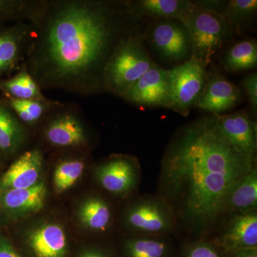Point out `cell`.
I'll use <instances>...</instances> for the list:
<instances>
[{
    "instance_id": "ac0fdd59",
    "label": "cell",
    "mask_w": 257,
    "mask_h": 257,
    "mask_svg": "<svg viewBox=\"0 0 257 257\" xmlns=\"http://www.w3.org/2000/svg\"><path fill=\"white\" fill-rule=\"evenodd\" d=\"M47 141L58 147L79 146L85 143V128L78 118L69 112L53 118L45 130Z\"/></svg>"
},
{
    "instance_id": "ba28073f",
    "label": "cell",
    "mask_w": 257,
    "mask_h": 257,
    "mask_svg": "<svg viewBox=\"0 0 257 257\" xmlns=\"http://www.w3.org/2000/svg\"><path fill=\"white\" fill-rule=\"evenodd\" d=\"M148 38L162 60L184 62L192 55L188 32L176 20H158L152 25Z\"/></svg>"
},
{
    "instance_id": "277c9868",
    "label": "cell",
    "mask_w": 257,
    "mask_h": 257,
    "mask_svg": "<svg viewBox=\"0 0 257 257\" xmlns=\"http://www.w3.org/2000/svg\"><path fill=\"white\" fill-rule=\"evenodd\" d=\"M182 23L188 32L192 57L206 68L216 54L238 35L222 15L194 3Z\"/></svg>"
},
{
    "instance_id": "4fadbf2b",
    "label": "cell",
    "mask_w": 257,
    "mask_h": 257,
    "mask_svg": "<svg viewBox=\"0 0 257 257\" xmlns=\"http://www.w3.org/2000/svg\"><path fill=\"white\" fill-rule=\"evenodd\" d=\"M35 25L25 20L14 28L0 32V75L25 63L33 37Z\"/></svg>"
},
{
    "instance_id": "5b68a950",
    "label": "cell",
    "mask_w": 257,
    "mask_h": 257,
    "mask_svg": "<svg viewBox=\"0 0 257 257\" xmlns=\"http://www.w3.org/2000/svg\"><path fill=\"white\" fill-rule=\"evenodd\" d=\"M124 223L138 236H179L178 226L170 206L158 195H145L126 209Z\"/></svg>"
},
{
    "instance_id": "4316f807",
    "label": "cell",
    "mask_w": 257,
    "mask_h": 257,
    "mask_svg": "<svg viewBox=\"0 0 257 257\" xmlns=\"http://www.w3.org/2000/svg\"><path fill=\"white\" fill-rule=\"evenodd\" d=\"M84 170V162L80 160H66L59 164L54 172L56 192L62 193L71 188L82 177Z\"/></svg>"
},
{
    "instance_id": "7a4b0ae2",
    "label": "cell",
    "mask_w": 257,
    "mask_h": 257,
    "mask_svg": "<svg viewBox=\"0 0 257 257\" xmlns=\"http://www.w3.org/2000/svg\"><path fill=\"white\" fill-rule=\"evenodd\" d=\"M256 164L224 138L214 115L179 130L162 157L157 194L173 211L179 235L210 237L230 192Z\"/></svg>"
},
{
    "instance_id": "484cf974",
    "label": "cell",
    "mask_w": 257,
    "mask_h": 257,
    "mask_svg": "<svg viewBox=\"0 0 257 257\" xmlns=\"http://www.w3.org/2000/svg\"><path fill=\"white\" fill-rule=\"evenodd\" d=\"M175 257H228L207 238H186L177 245Z\"/></svg>"
},
{
    "instance_id": "9a60e30c",
    "label": "cell",
    "mask_w": 257,
    "mask_h": 257,
    "mask_svg": "<svg viewBox=\"0 0 257 257\" xmlns=\"http://www.w3.org/2000/svg\"><path fill=\"white\" fill-rule=\"evenodd\" d=\"M46 192L42 182L30 188L0 191V209L17 215L37 212L44 207Z\"/></svg>"
},
{
    "instance_id": "f1b7e54d",
    "label": "cell",
    "mask_w": 257,
    "mask_h": 257,
    "mask_svg": "<svg viewBox=\"0 0 257 257\" xmlns=\"http://www.w3.org/2000/svg\"><path fill=\"white\" fill-rule=\"evenodd\" d=\"M241 84L246 92L251 106L253 112L256 114L257 111V74L252 72L247 74L241 81Z\"/></svg>"
},
{
    "instance_id": "8fae6325",
    "label": "cell",
    "mask_w": 257,
    "mask_h": 257,
    "mask_svg": "<svg viewBox=\"0 0 257 257\" xmlns=\"http://www.w3.org/2000/svg\"><path fill=\"white\" fill-rule=\"evenodd\" d=\"M215 122L231 146L244 156L256 159V123L247 113L239 111L215 116Z\"/></svg>"
},
{
    "instance_id": "7c38bea8",
    "label": "cell",
    "mask_w": 257,
    "mask_h": 257,
    "mask_svg": "<svg viewBox=\"0 0 257 257\" xmlns=\"http://www.w3.org/2000/svg\"><path fill=\"white\" fill-rule=\"evenodd\" d=\"M241 97L239 86L219 74L209 75L196 107L219 116L234 108Z\"/></svg>"
},
{
    "instance_id": "cb8c5ba5",
    "label": "cell",
    "mask_w": 257,
    "mask_h": 257,
    "mask_svg": "<svg viewBox=\"0 0 257 257\" xmlns=\"http://www.w3.org/2000/svg\"><path fill=\"white\" fill-rule=\"evenodd\" d=\"M2 84L12 98L25 100H47L42 95L41 88L29 73L25 64L16 75Z\"/></svg>"
},
{
    "instance_id": "1f68e13d",
    "label": "cell",
    "mask_w": 257,
    "mask_h": 257,
    "mask_svg": "<svg viewBox=\"0 0 257 257\" xmlns=\"http://www.w3.org/2000/svg\"><path fill=\"white\" fill-rule=\"evenodd\" d=\"M228 257H257V248L240 250L228 254Z\"/></svg>"
},
{
    "instance_id": "ffe728a7",
    "label": "cell",
    "mask_w": 257,
    "mask_h": 257,
    "mask_svg": "<svg viewBox=\"0 0 257 257\" xmlns=\"http://www.w3.org/2000/svg\"><path fill=\"white\" fill-rule=\"evenodd\" d=\"M254 210H257L256 164L230 192L225 203L224 219L232 214Z\"/></svg>"
},
{
    "instance_id": "d4e9b609",
    "label": "cell",
    "mask_w": 257,
    "mask_h": 257,
    "mask_svg": "<svg viewBox=\"0 0 257 257\" xmlns=\"http://www.w3.org/2000/svg\"><path fill=\"white\" fill-rule=\"evenodd\" d=\"M25 138V132L20 121L4 106L0 105V150L13 153Z\"/></svg>"
},
{
    "instance_id": "f546056e",
    "label": "cell",
    "mask_w": 257,
    "mask_h": 257,
    "mask_svg": "<svg viewBox=\"0 0 257 257\" xmlns=\"http://www.w3.org/2000/svg\"><path fill=\"white\" fill-rule=\"evenodd\" d=\"M0 257H23L5 237L0 235Z\"/></svg>"
},
{
    "instance_id": "5bb4252c",
    "label": "cell",
    "mask_w": 257,
    "mask_h": 257,
    "mask_svg": "<svg viewBox=\"0 0 257 257\" xmlns=\"http://www.w3.org/2000/svg\"><path fill=\"white\" fill-rule=\"evenodd\" d=\"M43 167L41 152L32 150L15 161L0 179V191L27 189L40 182Z\"/></svg>"
},
{
    "instance_id": "7402d4cb",
    "label": "cell",
    "mask_w": 257,
    "mask_h": 257,
    "mask_svg": "<svg viewBox=\"0 0 257 257\" xmlns=\"http://www.w3.org/2000/svg\"><path fill=\"white\" fill-rule=\"evenodd\" d=\"M82 224L96 232H105L112 222L110 206L101 197H92L85 201L79 211Z\"/></svg>"
},
{
    "instance_id": "30bf717a",
    "label": "cell",
    "mask_w": 257,
    "mask_h": 257,
    "mask_svg": "<svg viewBox=\"0 0 257 257\" xmlns=\"http://www.w3.org/2000/svg\"><path fill=\"white\" fill-rule=\"evenodd\" d=\"M121 97L140 106L170 109V81L167 69L155 62Z\"/></svg>"
},
{
    "instance_id": "2e32d148",
    "label": "cell",
    "mask_w": 257,
    "mask_h": 257,
    "mask_svg": "<svg viewBox=\"0 0 257 257\" xmlns=\"http://www.w3.org/2000/svg\"><path fill=\"white\" fill-rule=\"evenodd\" d=\"M132 17L155 20H176L182 23L194 8L189 0H139L126 3Z\"/></svg>"
},
{
    "instance_id": "52a82bcc",
    "label": "cell",
    "mask_w": 257,
    "mask_h": 257,
    "mask_svg": "<svg viewBox=\"0 0 257 257\" xmlns=\"http://www.w3.org/2000/svg\"><path fill=\"white\" fill-rule=\"evenodd\" d=\"M208 239L226 254L257 248V210L226 216Z\"/></svg>"
},
{
    "instance_id": "d6986e66",
    "label": "cell",
    "mask_w": 257,
    "mask_h": 257,
    "mask_svg": "<svg viewBox=\"0 0 257 257\" xmlns=\"http://www.w3.org/2000/svg\"><path fill=\"white\" fill-rule=\"evenodd\" d=\"M177 245L172 236L133 235L125 240L123 257H175Z\"/></svg>"
},
{
    "instance_id": "6da1fadb",
    "label": "cell",
    "mask_w": 257,
    "mask_h": 257,
    "mask_svg": "<svg viewBox=\"0 0 257 257\" xmlns=\"http://www.w3.org/2000/svg\"><path fill=\"white\" fill-rule=\"evenodd\" d=\"M65 0L42 3L25 68L43 89L81 94L102 87L106 62L124 35L127 5Z\"/></svg>"
},
{
    "instance_id": "4dcf8cb0",
    "label": "cell",
    "mask_w": 257,
    "mask_h": 257,
    "mask_svg": "<svg viewBox=\"0 0 257 257\" xmlns=\"http://www.w3.org/2000/svg\"><path fill=\"white\" fill-rule=\"evenodd\" d=\"M79 257H112V256L100 248H92L84 251Z\"/></svg>"
},
{
    "instance_id": "9c48e42d",
    "label": "cell",
    "mask_w": 257,
    "mask_h": 257,
    "mask_svg": "<svg viewBox=\"0 0 257 257\" xmlns=\"http://www.w3.org/2000/svg\"><path fill=\"white\" fill-rule=\"evenodd\" d=\"M95 175L98 182L106 192L125 197L138 188L141 168L135 157L118 155L101 164L96 168Z\"/></svg>"
},
{
    "instance_id": "8992f818",
    "label": "cell",
    "mask_w": 257,
    "mask_h": 257,
    "mask_svg": "<svg viewBox=\"0 0 257 257\" xmlns=\"http://www.w3.org/2000/svg\"><path fill=\"white\" fill-rule=\"evenodd\" d=\"M170 81V109L187 116L195 106L207 81V68L194 57L167 69Z\"/></svg>"
},
{
    "instance_id": "e0dca14e",
    "label": "cell",
    "mask_w": 257,
    "mask_h": 257,
    "mask_svg": "<svg viewBox=\"0 0 257 257\" xmlns=\"http://www.w3.org/2000/svg\"><path fill=\"white\" fill-rule=\"evenodd\" d=\"M28 243L35 257L67 256V236L60 225L51 223L35 228L29 234Z\"/></svg>"
},
{
    "instance_id": "44dd1931",
    "label": "cell",
    "mask_w": 257,
    "mask_h": 257,
    "mask_svg": "<svg viewBox=\"0 0 257 257\" xmlns=\"http://www.w3.org/2000/svg\"><path fill=\"white\" fill-rule=\"evenodd\" d=\"M225 70L233 73L256 68L257 43L253 39L236 42L228 49L222 61Z\"/></svg>"
},
{
    "instance_id": "3957f363",
    "label": "cell",
    "mask_w": 257,
    "mask_h": 257,
    "mask_svg": "<svg viewBox=\"0 0 257 257\" xmlns=\"http://www.w3.org/2000/svg\"><path fill=\"white\" fill-rule=\"evenodd\" d=\"M154 63L143 38L138 35H126L115 47L104 67L103 89L122 96Z\"/></svg>"
},
{
    "instance_id": "603a6c76",
    "label": "cell",
    "mask_w": 257,
    "mask_h": 257,
    "mask_svg": "<svg viewBox=\"0 0 257 257\" xmlns=\"http://www.w3.org/2000/svg\"><path fill=\"white\" fill-rule=\"evenodd\" d=\"M256 0L221 1L219 11L237 35L248 28L256 18Z\"/></svg>"
},
{
    "instance_id": "83f0119b",
    "label": "cell",
    "mask_w": 257,
    "mask_h": 257,
    "mask_svg": "<svg viewBox=\"0 0 257 257\" xmlns=\"http://www.w3.org/2000/svg\"><path fill=\"white\" fill-rule=\"evenodd\" d=\"M10 106L18 119L25 124H36L45 116L50 107L47 100H25L11 98Z\"/></svg>"
}]
</instances>
